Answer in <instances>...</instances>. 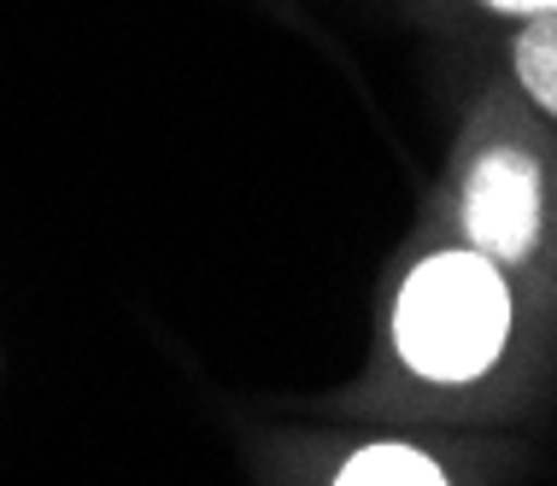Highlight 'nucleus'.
I'll use <instances>...</instances> for the list:
<instances>
[{
    "mask_svg": "<svg viewBox=\"0 0 557 486\" xmlns=\"http://www.w3.org/2000/svg\"><path fill=\"white\" fill-rule=\"evenodd\" d=\"M517 77L557 117V12H546V18H534L529 29H522V41H517Z\"/></svg>",
    "mask_w": 557,
    "mask_h": 486,
    "instance_id": "4",
    "label": "nucleus"
},
{
    "mask_svg": "<svg viewBox=\"0 0 557 486\" xmlns=\"http://www.w3.org/2000/svg\"><path fill=\"white\" fill-rule=\"evenodd\" d=\"M510 334V287L481 252H434L405 276L394 346L429 382H475Z\"/></svg>",
    "mask_w": 557,
    "mask_h": 486,
    "instance_id": "1",
    "label": "nucleus"
},
{
    "mask_svg": "<svg viewBox=\"0 0 557 486\" xmlns=\"http://www.w3.org/2000/svg\"><path fill=\"white\" fill-rule=\"evenodd\" d=\"M335 486H446V475L417 446H364L346 458Z\"/></svg>",
    "mask_w": 557,
    "mask_h": 486,
    "instance_id": "3",
    "label": "nucleus"
},
{
    "mask_svg": "<svg viewBox=\"0 0 557 486\" xmlns=\"http://www.w3.org/2000/svg\"><path fill=\"white\" fill-rule=\"evenodd\" d=\"M487 7H499V12H534V18H546V12H557V0H487Z\"/></svg>",
    "mask_w": 557,
    "mask_h": 486,
    "instance_id": "5",
    "label": "nucleus"
},
{
    "mask_svg": "<svg viewBox=\"0 0 557 486\" xmlns=\"http://www.w3.org/2000/svg\"><path fill=\"white\" fill-rule=\"evenodd\" d=\"M463 235L487 264H522L540 240V164L522 147H493L463 182Z\"/></svg>",
    "mask_w": 557,
    "mask_h": 486,
    "instance_id": "2",
    "label": "nucleus"
}]
</instances>
